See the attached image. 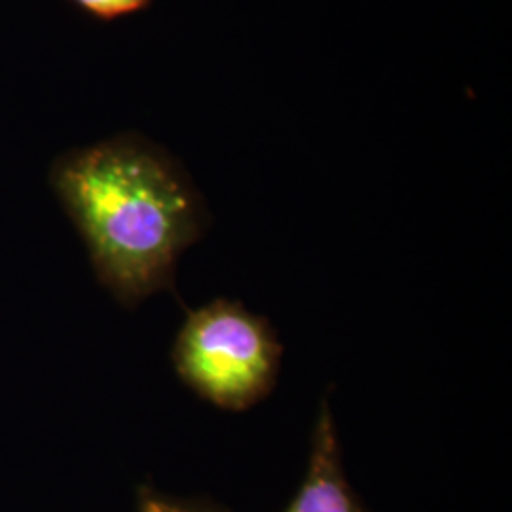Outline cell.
I'll return each mask as SVG.
<instances>
[{
    "instance_id": "obj_2",
    "label": "cell",
    "mask_w": 512,
    "mask_h": 512,
    "mask_svg": "<svg viewBox=\"0 0 512 512\" xmlns=\"http://www.w3.org/2000/svg\"><path fill=\"white\" fill-rule=\"evenodd\" d=\"M281 355L283 346L266 317L236 300L217 298L188 313L171 361L203 401L243 412L272 393Z\"/></svg>"
},
{
    "instance_id": "obj_4",
    "label": "cell",
    "mask_w": 512,
    "mask_h": 512,
    "mask_svg": "<svg viewBox=\"0 0 512 512\" xmlns=\"http://www.w3.org/2000/svg\"><path fill=\"white\" fill-rule=\"evenodd\" d=\"M139 512H224L217 505L202 499H183L160 494L154 488H139Z\"/></svg>"
},
{
    "instance_id": "obj_5",
    "label": "cell",
    "mask_w": 512,
    "mask_h": 512,
    "mask_svg": "<svg viewBox=\"0 0 512 512\" xmlns=\"http://www.w3.org/2000/svg\"><path fill=\"white\" fill-rule=\"evenodd\" d=\"M71 2L88 16L101 21L126 18L145 10L152 4V0H71Z\"/></svg>"
},
{
    "instance_id": "obj_1",
    "label": "cell",
    "mask_w": 512,
    "mask_h": 512,
    "mask_svg": "<svg viewBox=\"0 0 512 512\" xmlns=\"http://www.w3.org/2000/svg\"><path fill=\"white\" fill-rule=\"evenodd\" d=\"M50 184L99 283L122 306L175 289L179 258L205 234L207 209L165 150L118 135L57 158Z\"/></svg>"
},
{
    "instance_id": "obj_3",
    "label": "cell",
    "mask_w": 512,
    "mask_h": 512,
    "mask_svg": "<svg viewBox=\"0 0 512 512\" xmlns=\"http://www.w3.org/2000/svg\"><path fill=\"white\" fill-rule=\"evenodd\" d=\"M285 512H366L348 484L329 401L321 403L311 435L310 463Z\"/></svg>"
}]
</instances>
